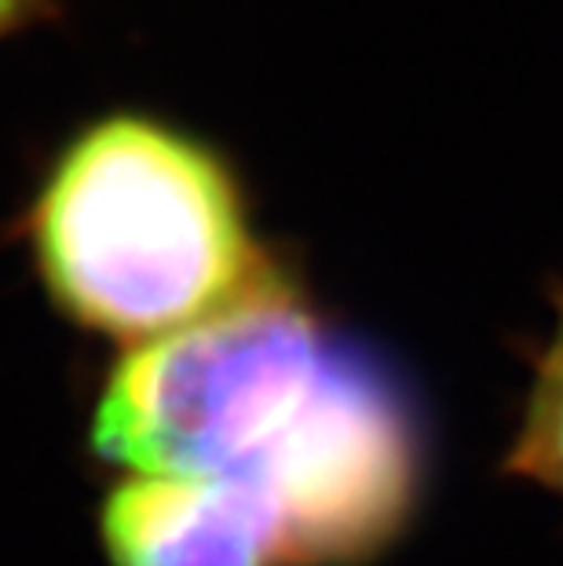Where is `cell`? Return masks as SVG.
<instances>
[{
    "mask_svg": "<svg viewBox=\"0 0 563 566\" xmlns=\"http://www.w3.org/2000/svg\"><path fill=\"white\" fill-rule=\"evenodd\" d=\"M63 19V0H0V44Z\"/></svg>",
    "mask_w": 563,
    "mask_h": 566,
    "instance_id": "8992f818",
    "label": "cell"
},
{
    "mask_svg": "<svg viewBox=\"0 0 563 566\" xmlns=\"http://www.w3.org/2000/svg\"><path fill=\"white\" fill-rule=\"evenodd\" d=\"M100 541L111 566H290L279 512L242 475H117Z\"/></svg>",
    "mask_w": 563,
    "mask_h": 566,
    "instance_id": "277c9868",
    "label": "cell"
},
{
    "mask_svg": "<svg viewBox=\"0 0 563 566\" xmlns=\"http://www.w3.org/2000/svg\"><path fill=\"white\" fill-rule=\"evenodd\" d=\"M344 333L290 263L158 340L125 347L95 388L88 450L114 475H234L293 424Z\"/></svg>",
    "mask_w": 563,
    "mask_h": 566,
    "instance_id": "7a4b0ae2",
    "label": "cell"
},
{
    "mask_svg": "<svg viewBox=\"0 0 563 566\" xmlns=\"http://www.w3.org/2000/svg\"><path fill=\"white\" fill-rule=\"evenodd\" d=\"M4 238L59 318L122 347L217 315L285 268L234 161L147 111L70 132Z\"/></svg>",
    "mask_w": 563,
    "mask_h": 566,
    "instance_id": "6da1fadb",
    "label": "cell"
},
{
    "mask_svg": "<svg viewBox=\"0 0 563 566\" xmlns=\"http://www.w3.org/2000/svg\"><path fill=\"white\" fill-rule=\"evenodd\" d=\"M234 475L274 504L290 566H363L392 548L417 512L421 424L399 377L344 336L293 424Z\"/></svg>",
    "mask_w": 563,
    "mask_h": 566,
    "instance_id": "3957f363",
    "label": "cell"
},
{
    "mask_svg": "<svg viewBox=\"0 0 563 566\" xmlns=\"http://www.w3.org/2000/svg\"><path fill=\"white\" fill-rule=\"evenodd\" d=\"M553 329L531 352V384L505 450V472L563 497V282L549 289Z\"/></svg>",
    "mask_w": 563,
    "mask_h": 566,
    "instance_id": "5b68a950",
    "label": "cell"
}]
</instances>
